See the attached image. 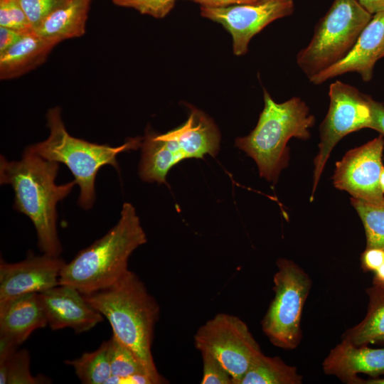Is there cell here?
I'll list each match as a JSON object with an SVG mask.
<instances>
[{"label": "cell", "mask_w": 384, "mask_h": 384, "mask_svg": "<svg viewBox=\"0 0 384 384\" xmlns=\"http://www.w3.org/2000/svg\"><path fill=\"white\" fill-rule=\"evenodd\" d=\"M58 164L27 147L19 161H8L2 155L0 158L1 184L11 186L14 209L30 218L41 251L53 256H60L62 252L56 228V206L76 183L75 181L62 185L55 183Z\"/></svg>", "instance_id": "1"}, {"label": "cell", "mask_w": 384, "mask_h": 384, "mask_svg": "<svg viewBox=\"0 0 384 384\" xmlns=\"http://www.w3.org/2000/svg\"><path fill=\"white\" fill-rule=\"evenodd\" d=\"M82 295L108 320L112 335L134 353L157 384L167 383L151 351L159 306L139 277L129 270L110 286Z\"/></svg>", "instance_id": "2"}, {"label": "cell", "mask_w": 384, "mask_h": 384, "mask_svg": "<svg viewBox=\"0 0 384 384\" xmlns=\"http://www.w3.org/2000/svg\"><path fill=\"white\" fill-rule=\"evenodd\" d=\"M146 240L134 207L124 203L116 225L65 262L59 284L72 286L82 294L107 287L129 270L131 254Z\"/></svg>", "instance_id": "3"}, {"label": "cell", "mask_w": 384, "mask_h": 384, "mask_svg": "<svg viewBox=\"0 0 384 384\" xmlns=\"http://www.w3.org/2000/svg\"><path fill=\"white\" fill-rule=\"evenodd\" d=\"M265 106L255 128L238 137L235 146L256 162L260 175L277 182L289 161L288 141L292 137L307 139L315 123L306 104L298 97L277 103L264 89Z\"/></svg>", "instance_id": "4"}, {"label": "cell", "mask_w": 384, "mask_h": 384, "mask_svg": "<svg viewBox=\"0 0 384 384\" xmlns=\"http://www.w3.org/2000/svg\"><path fill=\"white\" fill-rule=\"evenodd\" d=\"M47 124L48 137L27 148L48 160L68 166L80 187L78 203L85 210L90 209L95 203V178L100 169L110 165L119 171L117 155L141 147L143 139L132 138L122 145L111 146L75 138L67 132L57 107L48 112Z\"/></svg>", "instance_id": "5"}, {"label": "cell", "mask_w": 384, "mask_h": 384, "mask_svg": "<svg viewBox=\"0 0 384 384\" xmlns=\"http://www.w3.org/2000/svg\"><path fill=\"white\" fill-rule=\"evenodd\" d=\"M220 132L203 112L191 107L188 119L164 134L147 129L141 145L139 174L146 182L166 183L172 167L187 159L215 157L219 151Z\"/></svg>", "instance_id": "6"}, {"label": "cell", "mask_w": 384, "mask_h": 384, "mask_svg": "<svg viewBox=\"0 0 384 384\" xmlns=\"http://www.w3.org/2000/svg\"><path fill=\"white\" fill-rule=\"evenodd\" d=\"M371 18L357 0H334L309 44L297 53V65L310 79L337 63L350 52Z\"/></svg>", "instance_id": "7"}, {"label": "cell", "mask_w": 384, "mask_h": 384, "mask_svg": "<svg viewBox=\"0 0 384 384\" xmlns=\"http://www.w3.org/2000/svg\"><path fill=\"white\" fill-rule=\"evenodd\" d=\"M273 277L274 297L265 314L262 329L276 347L292 350L302 341L301 320L312 282L292 260L280 258Z\"/></svg>", "instance_id": "8"}, {"label": "cell", "mask_w": 384, "mask_h": 384, "mask_svg": "<svg viewBox=\"0 0 384 384\" xmlns=\"http://www.w3.org/2000/svg\"><path fill=\"white\" fill-rule=\"evenodd\" d=\"M196 348L215 357L233 378L240 380L263 353L247 325L239 317L218 313L198 328L194 335Z\"/></svg>", "instance_id": "9"}, {"label": "cell", "mask_w": 384, "mask_h": 384, "mask_svg": "<svg viewBox=\"0 0 384 384\" xmlns=\"http://www.w3.org/2000/svg\"><path fill=\"white\" fill-rule=\"evenodd\" d=\"M329 107L320 126L321 141L314 159L311 201L326 162L335 145L346 135L369 128L371 110L368 96L355 87L336 80L329 86Z\"/></svg>", "instance_id": "10"}, {"label": "cell", "mask_w": 384, "mask_h": 384, "mask_svg": "<svg viewBox=\"0 0 384 384\" xmlns=\"http://www.w3.org/2000/svg\"><path fill=\"white\" fill-rule=\"evenodd\" d=\"M294 9V0H260L225 7L201 6V14L221 24L231 35L234 54L242 55L255 35Z\"/></svg>", "instance_id": "11"}, {"label": "cell", "mask_w": 384, "mask_h": 384, "mask_svg": "<svg viewBox=\"0 0 384 384\" xmlns=\"http://www.w3.org/2000/svg\"><path fill=\"white\" fill-rule=\"evenodd\" d=\"M383 146V136H379L348 151L336 164L333 177L335 187L348 192L352 198L384 204L380 186Z\"/></svg>", "instance_id": "12"}, {"label": "cell", "mask_w": 384, "mask_h": 384, "mask_svg": "<svg viewBox=\"0 0 384 384\" xmlns=\"http://www.w3.org/2000/svg\"><path fill=\"white\" fill-rule=\"evenodd\" d=\"M65 262L60 256L29 251L17 262H0V304L14 297L41 293L59 284V277Z\"/></svg>", "instance_id": "13"}, {"label": "cell", "mask_w": 384, "mask_h": 384, "mask_svg": "<svg viewBox=\"0 0 384 384\" xmlns=\"http://www.w3.org/2000/svg\"><path fill=\"white\" fill-rule=\"evenodd\" d=\"M47 324L52 330L70 328L80 334L103 321V315L92 306L76 288L60 284L38 293Z\"/></svg>", "instance_id": "14"}, {"label": "cell", "mask_w": 384, "mask_h": 384, "mask_svg": "<svg viewBox=\"0 0 384 384\" xmlns=\"http://www.w3.org/2000/svg\"><path fill=\"white\" fill-rule=\"evenodd\" d=\"M384 48V11L374 14L350 52L337 63L311 77L310 82L320 85L347 73H359L365 82L373 77L375 63Z\"/></svg>", "instance_id": "15"}, {"label": "cell", "mask_w": 384, "mask_h": 384, "mask_svg": "<svg viewBox=\"0 0 384 384\" xmlns=\"http://www.w3.org/2000/svg\"><path fill=\"white\" fill-rule=\"evenodd\" d=\"M322 366L325 374L334 375L346 383L358 384V373L373 378L384 375V348L356 346L341 340L330 351Z\"/></svg>", "instance_id": "16"}, {"label": "cell", "mask_w": 384, "mask_h": 384, "mask_svg": "<svg viewBox=\"0 0 384 384\" xmlns=\"http://www.w3.org/2000/svg\"><path fill=\"white\" fill-rule=\"evenodd\" d=\"M47 320L38 293H29L0 304V345L18 348Z\"/></svg>", "instance_id": "17"}, {"label": "cell", "mask_w": 384, "mask_h": 384, "mask_svg": "<svg viewBox=\"0 0 384 384\" xmlns=\"http://www.w3.org/2000/svg\"><path fill=\"white\" fill-rule=\"evenodd\" d=\"M56 45L33 31L25 33L14 46L0 53V78L18 77L43 63Z\"/></svg>", "instance_id": "18"}, {"label": "cell", "mask_w": 384, "mask_h": 384, "mask_svg": "<svg viewBox=\"0 0 384 384\" xmlns=\"http://www.w3.org/2000/svg\"><path fill=\"white\" fill-rule=\"evenodd\" d=\"M90 0H67L33 31L56 44L85 33Z\"/></svg>", "instance_id": "19"}, {"label": "cell", "mask_w": 384, "mask_h": 384, "mask_svg": "<svg viewBox=\"0 0 384 384\" xmlns=\"http://www.w3.org/2000/svg\"><path fill=\"white\" fill-rule=\"evenodd\" d=\"M366 292L369 301L366 316L342 336L356 346L384 343V287L373 284Z\"/></svg>", "instance_id": "20"}, {"label": "cell", "mask_w": 384, "mask_h": 384, "mask_svg": "<svg viewBox=\"0 0 384 384\" xmlns=\"http://www.w3.org/2000/svg\"><path fill=\"white\" fill-rule=\"evenodd\" d=\"M302 376L297 368L279 357L262 353L252 364L240 384H301Z\"/></svg>", "instance_id": "21"}, {"label": "cell", "mask_w": 384, "mask_h": 384, "mask_svg": "<svg viewBox=\"0 0 384 384\" xmlns=\"http://www.w3.org/2000/svg\"><path fill=\"white\" fill-rule=\"evenodd\" d=\"M110 341H103L94 351L85 352L65 363L73 368L75 374L84 384H107L112 376L110 361Z\"/></svg>", "instance_id": "22"}, {"label": "cell", "mask_w": 384, "mask_h": 384, "mask_svg": "<svg viewBox=\"0 0 384 384\" xmlns=\"http://www.w3.org/2000/svg\"><path fill=\"white\" fill-rule=\"evenodd\" d=\"M30 354L26 349L0 353L1 384L49 383L44 375H33L30 370Z\"/></svg>", "instance_id": "23"}, {"label": "cell", "mask_w": 384, "mask_h": 384, "mask_svg": "<svg viewBox=\"0 0 384 384\" xmlns=\"http://www.w3.org/2000/svg\"><path fill=\"white\" fill-rule=\"evenodd\" d=\"M351 204L363 224L366 248L384 250V204H373L355 198H351Z\"/></svg>", "instance_id": "24"}, {"label": "cell", "mask_w": 384, "mask_h": 384, "mask_svg": "<svg viewBox=\"0 0 384 384\" xmlns=\"http://www.w3.org/2000/svg\"><path fill=\"white\" fill-rule=\"evenodd\" d=\"M110 341L112 376L124 378L137 373H146L155 380L130 348L113 335ZM155 382L157 384L156 380Z\"/></svg>", "instance_id": "25"}, {"label": "cell", "mask_w": 384, "mask_h": 384, "mask_svg": "<svg viewBox=\"0 0 384 384\" xmlns=\"http://www.w3.org/2000/svg\"><path fill=\"white\" fill-rule=\"evenodd\" d=\"M0 26L23 33L33 31L18 0H0Z\"/></svg>", "instance_id": "26"}, {"label": "cell", "mask_w": 384, "mask_h": 384, "mask_svg": "<svg viewBox=\"0 0 384 384\" xmlns=\"http://www.w3.org/2000/svg\"><path fill=\"white\" fill-rule=\"evenodd\" d=\"M67 0H18L34 31L55 9Z\"/></svg>", "instance_id": "27"}, {"label": "cell", "mask_w": 384, "mask_h": 384, "mask_svg": "<svg viewBox=\"0 0 384 384\" xmlns=\"http://www.w3.org/2000/svg\"><path fill=\"white\" fill-rule=\"evenodd\" d=\"M177 0H112L119 6L132 8L142 14L161 18L173 9Z\"/></svg>", "instance_id": "28"}, {"label": "cell", "mask_w": 384, "mask_h": 384, "mask_svg": "<svg viewBox=\"0 0 384 384\" xmlns=\"http://www.w3.org/2000/svg\"><path fill=\"white\" fill-rule=\"evenodd\" d=\"M203 376L201 384H233V378L219 361L206 351H201Z\"/></svg>", "instance_id": "29"}, {"label": "cell", "mask_w": 384, "mask_h": 384, "mask_svg": "<svg viewBox=\"0 0 384 384\" xmlns=\"http://www.w3.org/2000/svg\"><path fill=\"white\" fill-rule=\"evenodd\" d=\"M361 264L366 271H378L384 265V250L366 248L361 256Z\"/></svg>", "instance_id": "30"}, {"label": "cell", "mask_w": 384, "mask_h": 384, "mask_svg": "<svg viewBox=\"0 0 384 384\" xmlns=\"http://www.w3.org/2000/svg\"><path fill=\"white\" fill-rule=\"evenodd\" d=\"M368 101L371 110V122L369 128L384 135V105L373 100L369 96Z\"/></svg>", "instance_id": "31"}, {"label": "cell", "mask_w": 384, "mask_h": 384, "mask_svg": "<svg viewBox=\"0 0 384 384\" xmlns=\"http://www.w3.org/2000/svg\"><path fill=\"white\" fill-rule=\"evenodd\" d=\"M25 33L0 26V53L14 46Z\"/></svg>", "instance_id": "32"}, {"label": "cell", "mask_w": 384, "mask_h": 384, "mask_svg": "<svg viewBox=\"0 0 384 384\" xmlns=\"http://www.w3.org/2000/svg\"><path fill=\"white\" fill-rule=\"evenodd\" d=\"M107 384H156L146 373H137L124 378L111 376Z\"/></svg>", "instance_id": "33"}, {"label": "cell", "mask_w": 384, "mask_h": 384, "mask_svg": "<svg viewBox=\"0 0 384 384\" xmlns=\"http://www.w3.org/2000/svg\"><path fill=\"white\" fill-rule=\"evenodd\" d=\"M208 7H225L236 4H250L260 0H191Z\"/></svg>", "instance_id": "34"}, {"label": "cell", "mask_w": 384, "mask_h": 384, "mask_svg": "<svg viewBox=\"0 0 384 384\" xmlns=\"http://www.w3.org/2000/svg\"><path fill=\"white\" fill-rule=\"evenodd\" d=\"M371 15L384 11V0H357Z\"/></svg>", "instance_id": "35"}, {"label": "cell", "mask_w": 384, "mask_h": 384, "mask_svg": "<svg viewBox=\"0 0 384 384\" xmlns=\"http://www.w3.org/2000/svg\"><path fill=\"white\" fill-rule=\"evenodd\" d=\"M358 384H384V378H372L368 380L360 378Z\"/></svg>", "instance_id": "36"}, {"label": "cell", "mask_w": 384, "mask_h": 384, "mask_svg": "<svg viewBox=\"0 0 384 384\" xmlns=\"http://www.w3.org/2000/svg\"><path fill=\"white\" fill-rule=\"evenodd\" d=\"M380 186L383 193H384V169L382 170L380 176Z\"/></svg>", "instance_id": "37"}, {"label": "cell", "mask_w": 384, "mask_h": 384, "mask_svg": "<svg viewBox=\"0 0 384 384\" xmlns=\"http://www.w3.org/2000/svg\"><path fill=\"white\" fill-rule=\"evenodd\" d=\"M373 284L379 286L384 287V281H375L373 280Z\"/></svg>", "instance_id": "38"}, {"label": "cell", "mask_w": 384, "mask_h": 384, "mask_svg": "<svg viewBox=\"0 0 384 384\" xmlns=\"http://www.w3.org/2000/svg\"><path fill=\"white\" fill-rule=\"evenodd\" d=\"M384 57V48L383 49L381 53H380V58Z\"/></svg>", "instance_id": "39"}]
</instances>
